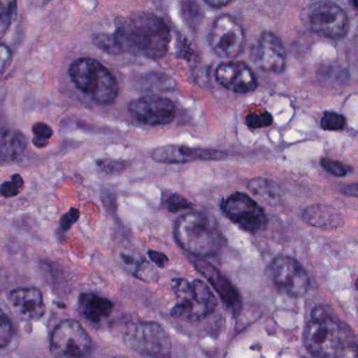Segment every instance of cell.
I'll list each match as a JSON object with an SVG mask.
<instances>
[{
    "label": "cell",
    "instance_id": "1",
    "mask_svg": "<svg viewBox=\"0 0 358 358\" xmlns=\"http://www.w3.org/2000/svg\"><path fill=\"white\" fill-rule=\"evenodd\" d=\"M121 53L144 56L150 59L164 57L171 34L166 22L150 13H137L120 20L113 33Z\"/></svg>",
    "mask_w": 358,
    "mask_h": 358
},
{
    "label": "cell",
    "instance_id": "2",
    "mask_svg": "<svg viewBox=\"0 0 358 358\" xmlns=\"http://www.w3.org/2000/svg\"><path fill=\"white\" fill-rule=\"evenodd\" d=\"M178 244L196 257L217 255L224 245V236L217 224L201 213H188L176 222Z\"/></svg>",
    "mask_w": 358,
    "mask_h": 358
},
{
    "label": "cell",
    "instance_id": "3",
    "mask_svg": "<svg viewBox=\"0 0 358 358\" xmlns=\"http://www.w3.org/2000/svg\"><path fill=\"white\" fill-rule=\"evenodd\" d=\"M71 80L97 103L106 106L118 97L119 87L112 73L94 58L75 60L69 70Z\"/></svg>",
    "mask_w": 358,
    "mask_h": 358
},
{
    "label": "cell",
    "instance_id": "4",
    "mask_svg": "<svg viewBox=\"0 0 358 358\" xmlns=\"http://www.w3.org/2000/svg\"><path fill=\"white\" fill-rule=\"evenodd\" d=\"M306 349L318 358H333L343 348V331L341 324L326 314L315 309L303 331Z\"/></svg>",
    "mask_w": 358,
    "mask_h": 358
},
{
    "label": "cell",
    "instance_id": "5",
    "mask_svg": "<svg viewBox=\"0 0 358 358\" xmlns=\"http://www.w3.org/2000/svg\"><path fill=\"white\" fill-rule=\"evenodd\" d=\"M173 292L178 303L171 309L175 318L199 322L210 315L217 307V299L204 282L194 280L188 282L184 278L173 280Z\"/></svg>",
    "mask_w": 358,
    "mask_h": 358
},
{
    "label": "cell",
    "instance_id": "6",
    "mask_svg": "<svg viewBox=\"0 0 358 358\" xmlns=\"http://www.w3.org/2000/svg\"><path fill=\"white\" fill-rule=\"evenodd\" d=\"M301 20L311 32L329 39H341L349 31L345 10L333 1L310 3L301 12Z\"/></svg>",
    "mask_w": 358,
    "mask_h": 358
},
{
    "label": "cell",
    "instance_id": "7",
    "mask_svg": "<svg viewBox=\"0 0 358 358\" xmlns=\"http://www.w3.org/2000/svg\"><path fill=\"white\" fill-rule=\"evenodd\" d=\"M129 349L150 358H171V341L166 331L157 322L129 324L123 335Z\"/></svg>",
    "mask_w": 358,
    "mask_h": 358
},
{
    "label": "cell",
    "instance_id": "8",
    "mask_svg": "<svg viewBox=\"0 0 358 358\" xmlns=\"http://www.w3.org/2000/svg\"><path fill=\"white\" fill-rule=\"evenodd\" d=\"M50 349L54 358H90L92 339L77 320H66L54 329Z\"/></svg>",
    "mask_w": 358,
    "mask_h": 358
},
{
    "label": "cell",
    "instance_id": "9",
    "mask_svg": "<svg viewBox=\"0 0 358 358\" xmlns=\"http://www.w3.org/2000/svg\"><path fill=\"white\" fill-rule=\"evenodd\" d=\"M208 41L217 56L232 59L243 53L246 38L242 26L232 16L221 15L211 26Z\"/></svg>",
    "mask_w": 358,
    "mask_h": 358
},
{
    "label": "cell",
    "instance_id": "10",
    "mask_svg": "<svg viewBox=\"0 0 358 358\" xmlns=\"http://www.w3.org/2000/svg\"><path fill=\"white\" fill-rule=\"evenodd\" d=\"M222 210L226 217L247 232L259 231L267 224L264 209L243 192H234L222 202Z\"/></svg>",
    "mask_w": 358,
    "mask_h": 358
},
{
    "label": "cell",
    "instance_id": "11",
    "mask_svg": "<svg viewBox=\"0 0 358 358\" xmlns=\"http://www.w3.org/2000/svg\"><path fill=\"white\" fill-rule=\"evenodd\" d=\"M269 275L276 289L289 296L301 297L309 290L307 271L292 257H276L270 266Z\"/></svg>",
    "mask_w": 358,
    "mask_h": 358
},
{
    "label": "cell",
    "instance_id": "12",
    "mask_svg": "<svg viewBox=\"0 0 358 358\" xmlns=\"http://www.w3.org/2000/svg\"><path fill=\"white\" fill-rule=\"evenodd\" d=\"M129 110L136 120L150 127L167 125L175 120V104L160 96H144L133 100Z\"/></svg>",
    "mask_w": 358,
    "mask_h": 358
},
{
    "label": "cell",
    "instance_id": "13",
    "mask_svg": "<svg viewBox=\"0 0 358 358\" xmlns=\"http://www.w3.org/2000/svg\"><path fill=\"white\" fill-rule=\"evenodd\" d=\"M251 59L262 71L280 74L286 68V50L276 35L265 32L253 45Z\"/></svg>",
    "mask_w": 358,
    "mask_h": 358
},
{
    "label": "cell",
    "instance_id": "14",
    "mask_svg": "<svg viewBox=\"0 0 358 358\" xmlns=\"http://www.w3.org/2000/svg\"><path fill=\"white\" fill-rule=\"evenodd\" d=\"M215 79L222 87L236 94H247L257 87L255 73L240 62H223L215 71Z\"/></svg>",
    "mask_w": 358,
    "mask_h": 358
},
{
    "label": "cell",
    "instance_id": "15",
    "mask_svg": "<svg viewBox=\"0 0 358 358\" xmlns=\"http://www.w3.org/2000/svg\"><path fill=\"white\" fill-rule=\"evenodd\" d=\"M152 157L156 162L181 164L196 160H221L225 158L226 154L219 150H202L171 144L156 148L152 152Z\"/></svg>",
    "mask_w": 358,
    "mask_h": 358
},
{
    "label": "cell",
    "instance_id": "16",
    "mask_svg": "<svg viewBox=\"0 0 358 358\" xmlns=\"http://www.w3.org/2000/svg\"><path fill=\"white\" fill-rule=\"evenodd\" d=\"M194 266L196 270L210 282L215 292L219 294L224 303L229 308L230 311L238 314L242 309V299L238 289L232 285V282L208 262L201 259L196 262Z\"/></svg>",
    "mask_w": 358,
    "mask_h": 358
},
{
    "label": "cell",
    "instance_id": "17",
    "mask_svg": "<svg viewBox=\"0 0 358 358\" xmlns=\"http://www.w3.org/2000/svg\"><path fill=\"white\" fill-rule=\"evenodd\" d=\"M9 301L22 320H38L45 315V301L37 288L14 289L9 294Z\"/></svg>",
    "mask_w": 358,
    "mask_h": 358
},
{
    "label": "cell",
    "instance_id": "18",
    "mask_svg": "<svg viewBox=\"0 0 358 358\" xmlns=\"http://www.w3.org/2000/svg\"><path fill=\"white\" fill-rule=\"evenodd\" d=\"M78 309L85 320L98 324L103 318L110 315L114 305L106 297L99 296L94 293H83L79 296Z\"/></svg>",
    "mask_w": 358,
    "mask_h": 358
},
{
    "label": "cell",
    "instance_id": "19",
    "mask_svg": "<svg viewBox=\"0 0 358 358\" xmlns=\"http://www.w3.org/2000/svg\"><path fill=\"white\" fill-rule=\"evenodd\" d=\"M303 219L309 225L326 229L337 228L343 224L341 213L333 207L324 204L312 205L306 208L303 213Z\"/></svg>",
    "mask_w": 358,
    "mask_h": 358
},
{
    "label": "cell",
    "instance_id": "20",
    "mask_svg": "<svg viewBox=\"0 0 358 358\" xmlns=\"http://www.w3.org/2000/svg\"><path fill=\"white\" fill-rule=\"evenodd\" d=\"M26 136L16 129H0V159L5 161L15 160L27 148Z\"/></svg>",
    "mask_w": 358,
    "mask_h": 358
},
{
    "label": "cell",
    "instance_id": "21",
    "mask_svg": "<svg viewBox=\"0 0 358 358\" xmlns=\"http://www.w3.org/2000/svg\"><path fill=\"white\" fill-rule=\"evenodd\" d=\"M248 188L261 198H278V188L273 182L263 178H257L251 180L248 183Z\"/></svg>",
    "mask_w": 358,
    "mask_h": 358
},
{
    "label": "cell",
    "instance_id": "22",
    "mask_svg": "<svg viewBox=\"0 0 358 358\" xmlns=\"http://www.w3.org/2000/svg\"><path fill=\"white\" fill-rule=\"evenodd\" d=\"M16 1H0V38L7 33L16 15Z\"/></svg>",
    "mask_w": 358,
    "mask_h": 358
},
{
    "label": "cell",
    "instance_id": "23",
    "mask_svg": "<svg viewBox=\"0 0 358 358\" xmlns=\"http://www.w3.org/2000/svg\"><path fill=\"white\" fill-rule=\"evenodd\" d=\"M93 43L98 49L102 50L106 53L112 54V55H119L120 54L113 34L97 33L93 36Z\"/></svg>",
    "mask_w": 358,
    "mask_h": 358
},
{
    "label": "cell",
    "instance_id": "24",
    "mask_svg": "<svg viewBox=\"0 0 358 358\" xmlns=\"http://www.w3.org/2000/svg\"><path fill=\"white\" fill-rule=\"evenodd\" d=\"M163 206L171 211V213H178V211L183 210V209H189L192 206L189 201L186 200L184 196H180L179 194H163Z\"/></svg>",
    "mask_w": 358,
    "mask_h": 358
},
{
    "label": "cell",
    "instance_id": "25",
    "mask_svg": "<svg viewBox=\"0 0 358 358\" xmlns=\"http://www.w3.org/2000/svg\"><path fill=\"white\" fill-rule=\"evenodd\" d=\"M33 134H34V139L33 143L36 148H45L49 143V140L53 136V129L50 125L43 122H37L33 125Z\"/></svg>",
    "mask_w": 358,
    "mask_h": 358
},
{
    "label": "cell",
    "instance_id": "26",
    "mask_svg": "<svg viewBox=\"0 0 358 358\" xmlns=\"http://www.w3.org/2000/svg\"><path fill=\"white\" fill-rule=\"evenodd\" d=\"M14 328L9 316L0 309V348H5L13 338Z\"/></svg>",
    "mask_w": 358,
    "mask_h": 358
},
{
    "label": "cell",
    "instance_id": "27",
    "mask_svg": "<svg viewBox=\"0 0 358 358\" xmlns=\"http://www.w3.org/2000/svg\"><path fill=\"white\" fill-rule=\"evenodd\" d=\"M345 125V118L343 115L334 112L324 113L320 121V127L324 131H339Z\"/></svg>",
    "mask_w": 358,
    "mask_h": 358
},
{
    "label": "cell",
    "instance_id": "28",
    "mask_svg": "<svg viewBox=\"0 0 358 358\" xmlns=\"http://www.w3.org/2000/svg\"><path fill=\"white\" fill-rule=\"evenodd\" d=\"M245 121L250 129H263L270 127L273 123V118L268 112H252L247 115Z\"/></svg>",
    "mask_w": 358,
    "mask_h": 358
},
{
    "label": "cell",
    "instance_id": "29",
    "mask_svg": "<svg viewBox=\"0 0 358 358\" xmlns=\"http://www.w3.org/2000/svg\"><path fill=\"white\" fill-rule=\"evenodd\" d=\"M24 181L20 175H14L11 181L5 182L0 186V194L6 198H14L18 196L24 188Z\"/></svg>",
    "mask_w": 358,
    "mask_h": 358
},
{
    "label": "cell",
    "instance_id": "30",
    "mask_svg": "<svg viewBox=\"0 0 358 358\" xmlns=\"http://www.w3.org/2000/svg\"><path fill=\"white\" fill-rule=\"evenodd\" d=\"M322 169L330 173V175L335 176V177H345L348 175L349 171L345 165L341 163L337 162V161L330 160V159H322L320 161Z\"/></svg>",
    "mask_w": 358,
    "mask_h": 358
},
{
    "label": "cell",
    "instance_id": "31",
    "mask_svg": "<svg viewBox=\"0 0 358 358\" xmlns=\"http://www.w3.org/2000/svg\"><path fill=\"white\" fill-rule=\"evenodd\" d=\"M12 51L8 45L0 43V80L7 71L8 66L11 64Z\"/></svg>",
    "mask_w": 358,
    "mask_h": 358
},
{
    "label": "cell",
    "instance_id": "32",
    "mask_svg": "<svg viewBox=\"0 0 358 358\" xmlns=\"http://www.w3.org/2000/svg\"><path fill=\"white\" fill-rule=\"evenodd\" d=\"M79 217H80V213L78 209L72 208L69 213H66L64 217L60 220V227L64 231L70 229L77 221H78Z\"/></svg>",
    "mask_w": 358,
    "mask_h": 358
},
{
    "label": "cell",
    "instance_id": "33",
    "mask_svg": "<svg viewBox=\"0 0 358 358\" xmlns=\"http://www.w3.org/2000/svg\"><path fill=\"white\" fill-rule=\"evenodd\" d=\"M98 165L102 171L108 173H120L125 167L124 163L113 160H99L98 161Z\"/></svg>",
    "mask_w": 358,
    "mask_h": 358
},
{
    "label": "cell",
    "instance_id": "34",
    "mask_svg": "<svg viewBox=\"0 0 358 358\" xmlns=\"http://www.w3.org/2000/svg\"><path fill=\"white\" fill-rule=\"evenodd\" d=\"M148 255H150V259H152L156 265H158L159 267H164L165 264L169 261L166 255L158 252V251H148Z\"/></svg>",
    "mask_w": 358,
    "mask_h": 358
},
{
    "label": "cell",
    "instance_id": "35",
    "mask_svg": "<svg viewBox=\"0 0 358 358\" xmlns=\"http://www.w3.org/2000/svg\"><path fill=\"white\" fill-rule=\"evenodd\" d=\"M205 3H206V5L210 6L211 8L220 9V8L226 7V6L230 5L231 1H227V0H224V1H217V0H206Z\"/></svg>",
    "mask_w": 358,
    "mask_h": 358
},
{
    "label": "cell",
    "instance_id": "36",
    "mask_svg": "<svg viewBox=\"0 0 358 358\" xmlns=\"http://www.w3.org/2000/svg\"><path fill=\"white\" fill-rule=\"evenodd\" d=\"M343 192L348 196H357V185L355 183L345 186L343 188Z\"/></svg>",
    "mask_w": 358,
    "mask_h": 358
}]
</instances>
